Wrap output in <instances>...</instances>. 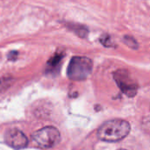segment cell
<instances>
[{
    "instance_id": "7a4b0ae2",
    "label": "cell",
    "mask_w": 150,
    "mask_h": 150,
    "mask_svg": "<svg viewBox=\"0 0 150 150\" xmlns=\"http://www.w3.org/2000/svg\"><path fill=\"white\" fill-rule=\"evenodd\" d=\"M92 68L93 62L90 58L85 56H74L69 63L67 75L70 80L83 81L91 75Z\"/></svg>"
},
{
    "instance_id": "5b68a950",
    "label": "cell",
    "mask_w": 150,
    "mask_h": 150,
    "mask_svg": "<svg viewBox=\"0 0 150 150\" xmlns=\"http://www.w3.org/2000/svg\"><path fill=\"white\" fill-rule=\"evenodd\" d=\"M4 140L9 147L16 150L23 149L28 145V139L25 134L16 128L7 130L4 133Z\"/></svg>"
},
{
    "instance_id": "ba28073f",
    "label": "cell",
    "mask_w": 150,
    "mask_h": 150,
    "mask_svg": "<svg viewBox=\"0 0 150 150\" xmlns=\"http://www.w3.org/2000/svg\"><path fill=\"white\" fill-rule=\"evenodd\" d=\"M124 42L127 44V46H128L129 47L133 48V49H137L139 45L136 41V40L132 37V36H129V35H126L124 36Z\"/></svg>"
},
{
    "instance_id": "3957f363",
    "label": "cell",
    "mask_w": 150,
    "mask_h": 150,
    "mask_svg": "<svg viewBox=\"0 0 150 150\" xmlns=\"http://www.w3.org/2000/svg\"><path fill=\"white\" fill-rule=\"evenodd\" d=\"M32 140L40 149H51L61 141V134L54 127H45L32 134Z\"/></svg>"
},
{
    "instance_id": "9c48e42d",
    "label": "cell",
    "mask_w": 150,
    "mask_h": 150,
    "mask_svg": "<svg viewBox=\"0 0 150 150\" xmlns=\"http://www.w3.org/2000/svg\"><path fill=\"white\" fill-rule=\"evenodd\" d=\"M100 42L106 47H113V42L111 39V37L108 34H104L101 38H100Z\"/></svg>"
},
{
    "instance_id": "6da1fadb",
    "label": "cell",
    "mask_w": 150,
    "mask_h": 150,
    "mask_svg": "<svg viewBox=\"0 0 150 150\" xmlns=\"http://www.w3.org/2000/svg\"><path fill=\"white\" fill-rule=\"evenodd\" d=\"M131 131L128 121L121 119H114L102 124L98 131L99 140L106 142H116L125 139Z\"/></svg>"
},
{
    "instance_id": "277c9868",
    "label": "cell",
    "mask_w": 150,
    "mask_h": 150,
    "mask_svg": "<svg viewBox=\"0 0 150 150\" xmlns=\"http://www.w3.org/2000/svg\"><path fill=\"white\" fill-rule=\"evenodd\" d=\"M113 78L120 90L127 97L133 98L138 91V84L126 69H118L113 73Z\"/></svg>"
},
{
    "instance_id": "30bf717a",
    "label": "cell",
    "mask_w": 150,
    "mask_h": 150,
    "mask_svg": "<svg viewBox=\"0 0 150 150\" xmlns=\"http://www.w3.org/2000/svg\"><path fill=\"white\" fill-rule=\"evenodd\" d=\"M18 53L17 51H11L8 54V59L10 61H16V59L18 57Z\"/></svg>"
},
{
    "instance_id": "8fae6325",
    "label": "cell",
    "mask_w": 150,
    "mask_h": 150,
    "mask_svg": "<svg viewBox=\"0 0 150 150\" xmlns=\"http://www.w3.org/2000/svg\"><path fill=\"white\" fill-rule=\"evenodd\" d=\"M118 150H126V149H118Z\"/></svg>"
},
{
    "instance_id": "8992f818",
    "label": "cell",
    "mask_w": 150,
    "mask_h": 150,
    "mask_svg": "<svg viewBox=\"0 0 150 150\" xmlns=\"http://www.w3.org/2000/svg\"><path fill=\"white\" fill-rule=\"evenodd\" d=\"M64 57V53L63 52H56L47 62V69L48 70H53L54 69H56L58 67V65L60 64L61 61L62 60V58Z\"/></svg>"
},
{
    "instance_id": "52a82bcc",
    "label": "cell",
    "mask_w": 150,
    "mask_h": 150,
    "mask_svg": "<svg viewBox=\"0 0 150 150\" xmlns=\"http://www.w3.org/2000/svg\"><path fill=\"white\" fill-rule=\"evenodd\" d=\"M69 28L70 30H72L75 33H76V35L82 37V38H84L87 36L88 33H89V30L86 26H83V25H78V24H69Z\"/></svg>"
}]
</instances>
